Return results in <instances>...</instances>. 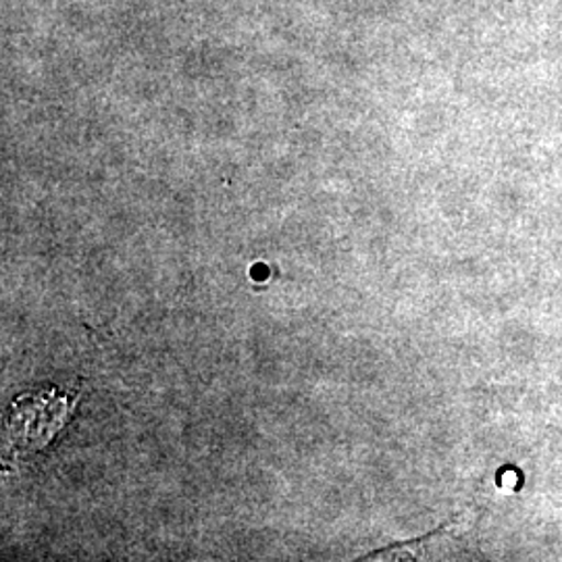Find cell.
<instances>
[{"instance_id": "1", "label": "cell", "mask_w": 562, "mask_h": 562, "mask_svg": "<svg viewBox=\"0 0 562 562\" xmlns=\"http://www.w3.org/2000/svg\"><path fill=\"white\" fill-rule=\"evenodd\" d=\"M78 396L57 387L21 394L4 415V462L23 461L50 442L76 408Z\"/></svg>"}]
</instances>
